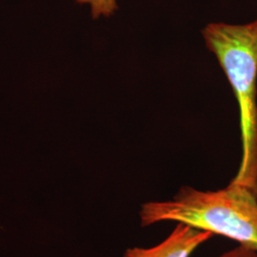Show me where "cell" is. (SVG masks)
Here are the masks:
<instances>
[{
	"mask_svg": "<svg viewBox=\"0 0 257 257\" xmlns=\"http://www.w3.org/2000/svg\"><path fill=\"white\" fill-rule=\"evenodd\" d=\"M141 227L176 222L210 231L257 251V193L230 183L218 191L182 187L172 199L141 205Z\"/></svg>",
	"mask_w": 257,
	"mask_h": 257,
	"instance_id": "1",
	"label": "cell"
},
{
	"mask_svg": "<svg viewBox=\"0 0 257 257\" xmlns=\"http://www.w3.org/2000/svg\"><path fill=\"white\" fill-rule=\"evenodd\" d=\"M202 34L238 103L242 159L230 183L257 193V20L244 25L211 23Z\"/></svg>",
	"mask_w": 257,
	"mask_h": 257,
	"instance_id": "2",
	"label": "cell"
},
{
	"mask_svg": "<svg viewBox=\"0 0 257 257\" xmlns=\"http://www.w3.org/2000/svg\"><path fill=\"white\" fill-rule=\"evenodd\" d=\"M213 236L210 231L176 223L174 230L159 244L151 248H128L123 257H190L196 248Z\"/></svg>",
	"mask_w": 257,
	"mask_h": 257,
	"instance_id": "3",
	"label": "cell"
},
{
	"mask_svg": "<svg viewBox=\"0 0 257 257\" xmlns=\"http://www.w3.org/2000/svg\"><path fill=\"white\" fill-rule=\"evenodd\" d=\"M78 4H87L91 7L92 19L110 17L117 10L116 0H75Z\"/></svg>",
	"mask_w": 257,
	"mask_h": 257,
	"instance_id": "4",
	"label": "cell"
},
{
	"mask_svg": "<svg viewBox=\"0 0 257 257\" xmlns=\"http://www.w3.org/2000/svg\"><path fill=\"white\" fill-rule=\"evenodd\" d=\"M217 257H257V251L251 248L238 245Z\"/></svg>",
	"mask_w": 257,
	"mask_h": 257,
	"instance_id": "5",
	"label": "cell"
}]
</instances>
